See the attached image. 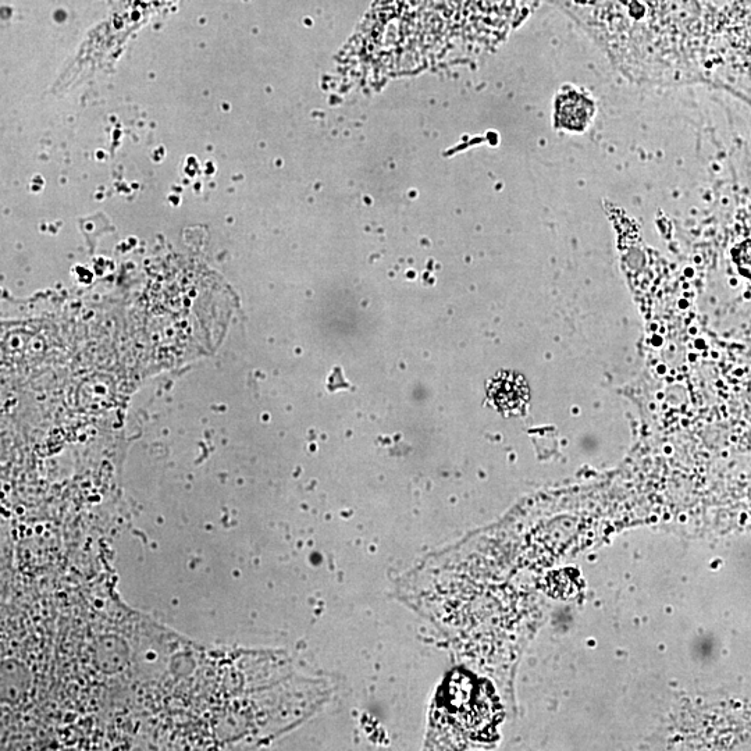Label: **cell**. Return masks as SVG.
Segmentation results:
<instances>
[{"label": "cell", "mask_w": 751, "mask_h": 751, "mask_svg": "<svg viewBox=\"0 0 751 751\" xmlns=\"http://www.w3.org/2000/svg\"><path fill=\"white\" fill-rule=\"evenodd\" d=\"M489 397L498 411L518 414L528 407L530 391L521 375L507 372L501 373L490 383Z\"/></svg>", "instance_id": "1"}, {"label": "cell", "mask_w": 751, "mask_h": 751, "mask_svg": "<svg viewBox=\"0 0 751 751\" xmlns=\"http://www.w3.org/2000/svg\"><path fill=\"white\" fill-rule=\"evenodd\" d=\"M594 112L593 102L578 92L561 95L557 101V120L568 130L582 131L589 126Z\"/></svg>", "instance_id": "2"}]
</instances>
